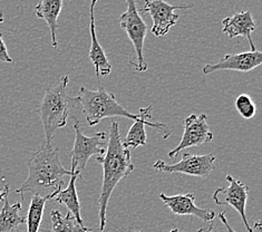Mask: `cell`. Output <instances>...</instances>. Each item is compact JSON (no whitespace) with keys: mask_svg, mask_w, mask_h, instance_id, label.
Here are the masks:
<instances>
[{"mask_svg":"<svg viewBox=\"0 0 262 232\" xmlns=\"http://www.w3.org/2000/svg\"><path fill=\"white\" fill-rule=\"evenodd\" d=\"M8 194H9V185L6 184L4 189L0 190V201H2V200H4V198L6 196H8Z\"/></svg>","mask_w":262,"mask_h":232,"instance_id":"cell-24","label":"cell"},{"mask_svg":"<svg viewBox=\"0 0 262 232\" xmlns=\"http://www.w3.org/2000/svg\"><path fill=\"white\" fill-rule=\"evenodd\" d=\"M76 168L72 163V170L68 171L63 166L59 159V149L43 144L37 151L32 153L28 160V178L16 193L20 194L21 203L26 192H36L64 185L63 178L71 175Z\"/></svg>","mask_w":262,"mask_h":232,"instance_id":"cell-2","label":"cell"},{"mask_svg":"<svg viewBox=\"0 0 262 232\" xmlns=\"http://www.w3.org/2000/svg\"><path fill=\"white\" fill-rule=\"evenodd\" d=\"M21 209V202L10 204L8 196L4 198V205L0 211V232H14L26 223V218L20 215Z\"/></svg>","mask_w":262,"mask_h":232,"instance_id":"cell-19","label":"cell"},{"mask_svg":"<svg viewBox=\"0 0 262 232\" xmlns=\"http://www.w3.org/2000/svg\"><path fill=\"white\" fill-rule=\"evenodd\" d=\"M193 5H180L172 6L165 0H145V6L140 12L148 14L153 20L152 34L157 37L165 36L170 29L176 26L180 16L174 14L177 9H191Z\"/></svg>","mask_w":262,"mask_h":232,"instance_id":"cell-10","label":"cell"},{"mask_svg":"<svg viewBox=\"0 0 262 232\" xmlns=\"http://www.w3.org/2000/svg\"><path fill=\"white\" fill-rule=\"evenodd\" d=\"M94 7L95 4L91 3L90 15H91V23H90V31H91V49H90V59L94 66L95 74L97 77L101 76H108L112 72V64L110 62L107 56L105 54L103 47L99 45L96 30H95V17H94Z\"/></svg>","mask_w":262,"mask_h":232,"instance_id":"cell-14","label":"cell"},{"mask_svg":"<svg viewBox=\"0 0 262 232\" xmlns=\"http://www.w3.org/2000/svg\"><path fill=\"white\" fill-rule=\"evenodd\" d=\"M262 64V53L250 51L235 55H226L215 64H208L203 67V74L209 75L219 71H235L248 73Z\"/></svg>","mask_w":262,"mask_h":232,"instance_id":"cell-11","label":"cell"},{"mask_svg":"<svg viewBox=\"0 0 262 232\" xmlns=\"http://www.w3.org/2000/svg\"><path fill=\"white\" fill-rule=\"evenodd\" d=\"M222 26L223 34H226L230 39L239 36L246 37L250 45V51H255L251 34L257 28V25L253 20L250 10H241L233 16L224 18L222 20Z\"/></svg>","mask_w":262,"mask_h":232,"instance_id":"cell-13","label":"cell"},{"mask_svg":"<svg viewBox=\"0 0 262 232\" xmlns=\"http://www.w3.org/2000/svg\"><path fill=\"white\" fill-rule=\"evenodd\" d=\"M213 140V133H212L208 124L207 114H192L184 120V133L182 140L179 145L168 152V158L176 159L180 152L183 150L200 146L203 144L210 143Z\"/></svg>","mask_w":262,"mask_h":232,"instance_id":"cell-8","label":"cell"},{"mask_svg":"<svg viewBox=\"0 0 262 232\" xmlns=\"http://www.w3.org/2000/svg\"><path fill=\"white\" fill-rule=\"evenodd\" d=\"M160 199L163 201L166 208L170 209L173 215L177 216H191L195 217L204 222L214 220L215 212L211 209H202L195 205V197L193 193L177 194L168 197L164 193L160 194Z\"/></svg>","mask_w":262,"mask_h":232,"instance_id":"cell-12","label":"cell"},{"mask_svg":"<svg viewBox=\"0 0 262 232\" xmlns=\"http://www.w3.org/2000/svg\"><path fill=\"white\" fill-rule=\"evenodd\" d=\"M70 83L68 75L61 76L59 84L55 87H49L46 90L38 113L45 131L46 145H52L55 132L58 129L66 126L71 111L79 104L78 97L68 95L67 86Z\"/></svg>","mask_w":262,"mask_h":232,"instance_id":"cell-4","label":"cell"},{"mask_svg":"<svg viewBox=\"0 0 262 232\" xmlns=\"http://www.w3.org/2000/svg\"><path fill=\"white\" fill-rule=\"evenodd\" d=\"M214 154L192 155L185 153L182 160L173 165L165 164L164 161L159 160L153 164L155 171L164 173H182L195 178H207L214 170Z\"/></svg>","mask_w":262,"mask_h":232,"instance_id":"cell-7","label":"cell"},{"mask_svg":"<svg viewBox=\"0 0 262 232\" xmlns=\"http://www.w3.org/2000/svg\"><path fill=\"white\" fill-rule=\"evenodd\" d=\"M207 232H215V229H210V228H209Z\"/></svg>","mask_w":262,"mask_h":232,"instance_id":"cell-28","label":"cell"},{"mask_svg":"<svg viewBox=\"0 0 262 232\" xmlns=\"http://www.w3.org/2000/svg\"><path fill=\"white\" fill-rule=\"evenodd\" d=\"M97 2H98V0H92V3H94V4H95V5H96V4H97Z\"/></svg>","mask_w":262,"mask_h":232,"instance_id":"cell-29","label":"cell"},{"mask_svg":"<svg viewBox=\"0 0 262 232\" xmlns=\"http://www.w3.org/2000/svg\"><path fill=\"white\" fill-rule=\"evenodd\" d=\"M78 101L83 106V112L89 126H95L106 117H126L128 120L149 122L153 117V108L141 109L137 114H133L118 104L113 93L106 91L104 86H99L97 91H92L86 87H80Z\"/></svg>","mask_w":262,"mask_h":232,"instance_id":"cell-3","label":"cell"},{"mask_svg":"<svg viewBox=\"0 0 262 232\" xmlns=\"http://www.w3.org/2000/svg\"><path fill=\"white\" fill-rule=\"evenodd\" d=\"M125 2L127 5V9L120 17L121 28L126 31L128 39L132 41L134 46L135 62H133L132 65H134L135 71L141 73L146 72L148 66L144 59L143 48H144L147 26L144 20H143L135 0H125Z\"/></svg>","mask_w":262,"mask_h":232,"instance_id":"cell-5","label":"cell"},{"mask_svg":"<svg viewBox=\"0 0 262 232\" xmlns=\"http://www.w3.org/2000/svg\"><path fill=\"white\" fill-rule=\"evenodd\" d=\"M145 125H148L153 129L157 130L164 140H167L173 133V130L167 126L163 123H153V122H145V121H135L134 124L128 130L125 140L123 141V144L125 147H139L146 145V133H145Z\"/></svg>","mask_w":262,"mask_h":232,"instance_id":"cell-15","label":"cell"},{"mask_svg":"<svg viewBox=\"0 0 262 232\" xmlns=\"http://www.w3.org/2000/svg\"><path fill=\"white\" fill-rule=\"evenodd\" d=\"M0 61H2V62H12V59L8 54L7 47H6V44L4 41L2 34H0Z\"/></svg>","mask_w":262,"mask_h":232,"instance_id":"cell-22","label":"cell"},{"mask_svg":"<svg viewBox=\"0 0 262 232\" xmlns=\"http://www.w3.org/2000/svg\"><path fill=\"white\" fill-rule=\"evenodd\" d=\"M96 161L103 166V183L101 196L98 199L99 205V230L103 231L106 227V215L107 206L116 185L134 171L135 166L130 162V152L124 146L120 134L118 123L113 121L110 126L108 145L103 156H97Z\"/></svg>","mask_w":262,"mask_h":232,"instance_id":"cell-1","label":"cell"},{"mask_svg":"<svg viewBox=\"0 0 262 232\" xmlns=\"http://www.w3.org/2000/svg\"><path fill=\"white\" fill-rule=\"evenodd\" d=\"M79 177H80V173L76 171V168H75L74 173L71 175L70 183H68L66 189L64 190L61 189L57 193V196H56L53 200L55 202L66 205L67 209L72 213V216L75 218L76 222L80 225V227H84V221L82 219V215H80L82 205L79 203L77 189H76V182Z\"/></svg>","mask_w":262,"mask_h":232,"instance_id":"cell-16","label":"cell"},{"mask_svg":"<svg viewBox=\"0 0 262 232\" xmlns=\"http://www.w3.org/2000/svg\"><path fill=\"white\" fill-rule=\"evenodd\" d=\"M126 232H143V231H130L129 230V231H126Z\"/></svg>","mask_w":262,"mask_h":232,"instance_id":"cell-30","label":"cell"},{"mask_svg":"<svg viewBox=\"0 0 262 232\" xmlns=\"http://www.w3.org/2000/svg\"><path fill=\"white\" fill-rule=\"evenodd\" d=\"M61 187L63 186H58L57 189H55L51 194L45 197H41L39 193H35L32 197L28 209V215L26 218L27 232H39L46 202L49 201V200H53L57 196V193L61 190Z\"/></svg>","mask_w":262,"mask_h":232,"instance_id":"cell-18","label":"cell"},{"mask_svg":"<svg viewBox=\"0 0 262 232\" xmlns=\"http://www.w3.org/2000/svg\"><path fill=\"white\" fill-rule=\"evenodd\" d=\"M229 182V186H220L213 193V201L216 205H230L239 213L248 232H254V230L248 223L246 217V205L249 196V186L240 180L234 179L232 175L228 174L226 177Z\"/></svg>","mask_w":262,"mask_h":232,"instance_id":"cell-9","label":"cell"},{"mask_svg":"<svg viewBox=\"0 0 262 232\" xmlns=\"http://www.w3.org/2000/svg\"><path fill=\"white\" fill-rule=\"evenodd\" d=\"M72 118L74 121L75 142L71 158L72 163L76 166V171L82 173L93 155L98 154V156H103L105 154L106 149L104 147V142L106 140V133L97 132L93 136H86L82 131L80 122L74 116H72Z\"/></svg>","mask_w":262,"mask_h":232,"instance_id":"cell-6","label":"cell"},{"mask_svg":"<svg viewBox=\"0 0 262 232\" xmlns=\"http://www.w3.org/2000/svg\"><path fill=\"white\" fill-rule=\"evenodd\" d=\"M4 12H0V24L4 23Z\"/></svg>","mask_w":262,"mask_h":232,"instance_id":"cell-26","label":"cell"},{"mask_svg":"<svg viewBox=\"0 0 262 232\" xmlns=\"http://www.w3.org/2000/svg\"><path fill=\"white\" fill-rule=\"evenodd\" d=\"M82 232H91V231H90L89 229H87V228H85V227H84V228L82 229Z\"/></svg>","mask_w":262,"mask_h":232,"instance_id":"cell-27","label":"cell"},{"mask_svg":"<svg viewBox=\"0 0 262 232\" xmlns=\"http://www.w3.org/2000/svg\"><path fill=\"white\" fill-rule=\"evenodd\" d=\"M207 231H208V229H203V228H201V229H199L196 232H207ZM168 232H180V231H179V229H178V228H174L173 230L168 231Z\"/></svg>","mask_w":262,"mask_h":232,"instance_id":"cell-25","label":"cell"},{"mask_svg":"<svg viewBox=\"0 0 262 232\" xmlns=\"http://www.w3.org/2000/svg\"><path fill=\"white\" fill-rule=\"evenodd\" d=\"M219 218H220V220L222 221V223L224 224V227H226L227 232H236V231H234V230H233L232 228H231L230 225H229L228 220H227V218H226V213H224V212H221L220 215H219Z\"/></svg>","mask_w":262,"mask_h":232,"instance_id":"cell-23","label":"cell"},{"mask_svg":"<svg viewBox=\"0 0 262 232\" xmlns=\"http://www.w3.org/2000/svg\"><path fill=\"white\" fill-rule=\"evenodd\" d=\"M52 231L51 232H82L84 227L80 225L75 220L71 212L66 216L61 215L58 210H52Z\"/></svg>","mask_w":262,"mask_h":232,"instance_id":"cell-20","label":"cell"},{"mask_svg":"<svg viewBox=\"0 0 262 232\" xmlns=\"http://www.w3.org/2000/svg\"><path fill=\"white\" fill-rule=\"evenodd\" d=\"M234 105L236 111L245 120H250V118L254 117L257 109H255V104L253 103L252 98L247 94H241L236 97Z\"/></svg>","mask_w":262,"mask_h":232,"instance_id":"cell-21","label":"cell"},{"mask_svg":"<svg viewBox=\"0 0 262 232\" xmlns=\"http://www.w3.org/2000/svg\"><path fill=\"white\" fill-rule=\"evenodd\" d=\"M64 0H41L36 6L35 14L40 19L45 20L51 30L52 45L57 49V18L63 9Z\"/></svg>","mask_w":262,"mask_h":232,"instance_id":"cell-17","label":"cell"}]
</instances>
